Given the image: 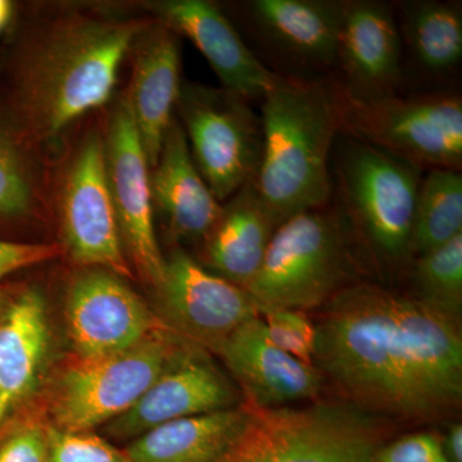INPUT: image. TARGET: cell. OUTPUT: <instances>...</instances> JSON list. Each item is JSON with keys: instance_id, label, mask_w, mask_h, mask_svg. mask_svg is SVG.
Segmentation results:
<instances>
[{"instance_id": "cell-1", "label": "cell", "mask_w": 462, "mask_h": 462, "mask_svg": "<svg viewBox=\"0 0 462 462\" xmlns=\"http://www.w3.org/2000/svg\"><path fill=\"white\" fill-rule=\"evenodd\" d=\"M314 365L346 402L379 418L438 421L461 407L460 320L373 282L324 306Z\"/></svg>"}, {"instance_id": "cell-2", "label": "cell", "mask_w": 462, "mask_h": 462, "mask_svg": "<svg viewBox=\"0 0 462 462\" xmlns=\"http://www.w3.org/2000/svg\"><path fill=\"white\" fill-rule=\"evenodd\" d=\"M149 20L135 3L16 2L0 42V99L45 153L60 161L80 127L111 105Z\"/></svg>"}, {"instance_id": "cell-3", "label": "cell", "mask_w": 462, "mask_h": 462, "mask_svg": "<svg viewBox=\"0 0 462 462\" xmlns=\"http://www.w3.org/2000/svg\"><path fill=\"white\" fill-rule=\"evenodd\" d=\"M257 189L279 225L333 199L331 156L342 132L336 78L275 75L261 99Z\"/></svg>"}, {"instance_id": "cell-4", "label": "cell", "mask_w": 462, "mask_h": 462, "mask_svg": "<svg viewBox=\"0 0 462 462\" xmlns=\"http://www.w3.org/2000/svg\"><path fill=\"white\" fill-rule=\"evenodd\" d=\"M422 169L340 132L331 156L333 199L356 243L384 269L411 263L413 215Z\"/></svg>"}, {"instance_id": "cell-5", "label": "cell", "mask_w": 462, "mask_h": 462, "mask_svg": "<svg viewBox=\"0 0 462 462\" xmlns=\"http://www.w3.org/2000/svg\"><path fill=\"white\" fill-rule=\"evenodd\" d=\"M355 240L339 207L328 205L279 225L254 281L245 289L258 315L325 306L357 272Z\"/></svg>"}, {"instance_id": "cell-6", "label": "cell", "mask_w": 462, "mask_h": 462, "mask_svg": "<svg viewBox=\"0 0 462 462\" xmlns=\"http://www.w3.org/2000/svg\"><path fill=\"white\" fill-rule=\"evenodd\" d=\"M385 419L346 401L254 409L245 436L223 462H374Z\"/></svg>"}, {"instance_id": "cell-7", "label": "cell", "mask_w": 462, "mask_h": 462, "mask_svg": "<svg viewBox=\"0 0 462 462\" xmlns=\"http://www.w3.org/2000/svg\"><path fill=\"white\" fill-rule=\"evenodd\" d=\"M54 216L75 263L133 278L109 191L103 111L80 127L58 163Z\"/></svg>"}, {"instance_id": "cell-8", "label": "cell", "mask_w": 462, "mask_h": 462, "mask_svg": "<svg viewBox=\"0 0 462 462\" xmlns=\"http://www.w3.org/2000/svg\"><path fill=\"white\" fill-rule=\"evenodd\" d=\"M340 102L343 133L422 170L461 171L462 99L457 91L397 93L370 99L348 98L340 91Z\"/></svg>"}, {"instance_id": "cell-9", "label": "cell", "mask_w": 462, "mask_h": 462, "mask_svg": "<svg viewBox=\"0 0 462 462\" xmlns=\"http://www.w3.org/2000/svg\"><path fill=\"white\" fill-rule=\"evenodd\" d=\"M346 0H239L220 5L267 69L291 78H330Z\"/></svg>"}, {"instance_id": "cell-10", "label": "cell", "mask_w": 462, "mask_h": 462, "mask_svg": "<svg viewBox=\"0 0 462 462\" xmlns=\"http://www.w3.org/2000/svg\"><path fill=\"white\" fill-rule=\"evenodd\" d=\"M185 345L165 327L126 351L76 357L58 380L54 428L89 431L115 420L138 402Z\"/></svg>"}, {"instance_id": "cell-11", "label": "cell", "mask_w": 462, "mask_h": 462, "mask_svg": "<svg viewBox=\"0 0 462 462\" xmlns=\"http://www.w3.org/2000/svg\"><path fill=\"white\" fill-rule=\"evenodd\" d=\"M175 115L197 170L218 202L256 180L263 125L251 102L223 87L182 80Z\"/></svg>"}, {"instance_id": "cell-12", "label": "cell", "mask_w": 462, "mask_h": 462, "mask_svg": "<svg viewBox=\"0 0 462 462\" xmlns=\"http://www.w3.org/2000/svg\"><path fill=\"white\" fill-rule=\"evenodd\" d=\"M106 167L125 251L143 279L158 288L165 273L154 226L151 166L125 90L103 111Z\"/></svg>"}, {"instance_id": "cell-13", "label": "cell", "mask_w": 462, "mask_h": 462, "mask_svg": "<svg viewBox=\"0 0 462 462\" xmlns=\"http://www.w3.org/2000/svg\"><path fill=\"white\" fill-rule=\"evenodd\" d=\"M66 321L79 358L126 351L165 328L121 276L103 269L75 276L67 291Z\"/></svg>"}, {"instance_id": "cell-14", "label": "cell", "mask_w": 462, "mask_h": 462, "mask_svg": "<svg viewBox=\"0 0 462 462\" xmlns=\"http://www.w3.org/2000/svg\"><path fill=\"white\" fill-rule=\"evenodd\" d=\"M157 291L173 327L216 352L234 331L260 316L245 289L209 272L181 248L165 257Z\"/></svg>"}, {"instance_id": "cell-15", "label": "cell", "mask_w": 462, "mask_h": 462, "mask_svg": "<svg viewBox=\"0 0 462 462\" xmlns=\"http://www.w3.org/2000/svg\"><path fill=\"white\" fill-rule=\"evenodd\" d=\"M239 404L238 391L202 346L187 343L138 402L109 422L108 433L135 439L165 422Z\"/></svg>"}, {"instance_id": "cell-16", "label": "cell", "mask_w": 462, "mask_h": 462, "mask_svg": "<svg viewBox=\"0 0 462 462\" xmlns=\"http://www.w3.org/2000/svg\"><path fill=\"white\" fill-rule=\"evenodd\" d=\"M402 60L394 5L346 0L337 50L339 78L334 76L343 96L370 99L400 93Z\"/></svg>"}, {"instance_id": "cell-17", "label": "cell", "mask_w": 462, "mask_h": 462, "mask_svg": "<svg viewBox=\"0 0 462 462\" xmlns=\"http://www.w3.org/2000/svg\"><path fill=\"white\" fill-rule=\"evenodd\" d=\"M143 14L189 39L206 58L224 89L252 102L263 99L275 74L260 62L218 3L209 0L136 2Z\"/></svg>"}, {"instance_id": "cell-18", "label": "cell", "mask_w": 462, "mask_h": 462, "mask_svg": "<svg viewBox=\"0 0 462 462\" xmlns=\"http://www.w3.org/2000/svg\"><path fill=\"white\" fill-rule=\"evenodd\" d=\"M127 60L130 81L125 89L151 170L157 165L181 88V36L151 17L135 36Z\"/></svg>"}, {"instance_id": "cell-19", "label": "cell", "mask_w": 462, "mask_h": 462, "mask_svg": "<svg viewBox=\"0 0 462 462\" xmlns=\"http://www.w3.org/2000/svg\"><path fill=\"white\" fill-rule=\"evenodd\" d=\"M217 354L252 409H279L315 401L324 388L320 370L273 345L260 316L227 337Z\"/></svg>"}, {"instance_id": "cell-20", "label": "cell", "mask_w": 462, "mask_h": 462, "mask_svg": "<svg viewBox=\"0 0 462 462\" xmlns=\"http://www.w3.org/2000/svg\"><path fill=\"white\" fill-rule=\"evenodd\" d=\"M60 161L29 138L0 99V239L16 242V231L54 217Z\"/></svg>"}, {"instance_id": "cell-21", "label": "cell", "mask_w": 462, "mask_h": 462, "mask_svg": "<svg viewBox=\"0 0 462 462\" xmlns=\"http://www.w3.org/2000/svg\"><path fill=\"white\" fill-rule=\"evenodd\" d=\"M154 211L165 218L176 239L203 240L214 227L223 203L216 199L191 158L187 135L173 118L151 170Z\"/></svg>"}, {"instance_id": "cell-22", "label": "cell", "mask_w": 462, "mask_h": 462, "mask_svg": "<svg viewBox=\"0 0 462 462\" xmlns=\"http://www.w3.org/2000/svg\"><path fill=\"white\" fill-rule=\"evenodd\" d=\"M279 223L251 181L225 200L203 242V266L245 289L257 275Z\"/></svg>"}, {"instance_id": "cell-23", "label": "cell", "mask_w": 462, "mask_h": 462, "mask_svg": "<svg viewBox=\"0 0 462 462\" xmlns=\"http://www.w3.org/2000/svg\"><path fill=\"white\" fill-rule=\"evenodd\" d=\"M254 409L247 403L158 425L134 439L132 462H223L248 430Z\"/></svg>"}, {"instance_id": "cell-24", "label": "cell", "mask_w": 462, "mask_h": 462, "mask_svg": "<svg viewBox=\"0 0 462 462\" xmlns=\"http://www.w3.org/2000/svg\"><path fill=\"white\" fill-rule=\"evenodd\" d=\"M47 305L41 291L25 289L0 314V409L5 416L29 394L50 346Z\"/></svg>"}, {"instance_id": "cell-25", "label": "cell", "mask_w": 462, "mask_h": 462, "mask_svg": "<svg viewBox=\"0 0 462 462\" xmlns=\"http://www.w3.org/2000/svg\"><path fill=\"white\" fill-rule=\"evenodd\" d=\"M402 51L419 75L446 81L462 62L461 3L402 0L394 5Z\"/></svg>"}, {"instance_id": "cell-26", "label": "cell", "mask_w": 462, "mask_h": 462, "mask_svg": "<svg viewBox=\"0 0 462 462\" xmlns=\"http://www.w3.org/2000/svg\"><path fill=\"white\" fill-rule=\"evenodd\" d=\"M462 234L461 171L433 169L422 176L413 215L410 257L420 256Z\"/></svg>"}, {"instance_id": "cell-27", "label": "cell", "mask_w": 462, "mask_h": 462, "mask_svg": "<svg viewBox=\"0 0 462 462\" xmlns=\"http://www.w3.org/2000/svg\"><path fill=\"white\" fill-rule=\"evenodd\" d=\"M411 297L449 318H461L462 234L411 261Z\"/></svg>"}, {"instance_id": "cell-28", "label": "cell", "mask_w": 462, "mask_h": 462, "mask_svg": "<svg viewBox=\"0 0 462 462\" xmlns=\"http://www.w3.org/2000/svg\"><path fill=\"white\" fill-rule=\"evenodd\" d=\"M260 318L273 345L302 363L314 365L316 325L305 311L269 310L261 312Z\"/></svg>"}, {"instance_id": "cell-29", "label": "cell", "mask_w": 462, "mask_h": 462, "mask_svg": "<svg viewBox=\"0 0 462 462\" xmlns=\"http://www.w3.org/2000/svg\"><path fill=\"white\" fill-rule=\"evenodd\" d=\"M47 462H132L126 451L89 431L47 430Z\"/></svg>"}, {"instance_id": "cell-30", "label": "cell", "mask_w": 462, "mask_h": 462, "mask_svg": "<svg viewBox=\"0 0 462 462\" xmlns=\"http://www.w3.org/2000/svg\"><path fill=\"white\" fill-rule=\"evenodd\" d=\"M374 462H449L442 438L433 431H415L376 449Z\"/></svg>"}, {"instance_id": "cell-31", "label": "cell", "mask_w": 462, "mask_h": 462, "mask_svg": "<svg viewBox=\"0 0 462 462\" xmlns=\"http://www.w3.org/2000/svg\"><path fill=\"white\" fill-rule=\"evenodd\" d=\"M65 254L60 243H21L0 239V284L12 273L56 260Z\"/></svg>"}, {"instance_id": "cell-32", "label": "cell", "mask_w": 462, "mask_h": 462, "mask_svg": "<svg viewBox=\"0 0 462 462\" xmlns=\"http://www.w3.org/2000/svg\"><path fill=\"white\" fill-rule=\"evenodd\" d=\"M47 430L27 427L0 442V462H47Z\"/></svg>"}, {"instance_id": "cell-33", "label": "cell", "mask_w": 462, "mask_h": 462, "mask_svg": "<svg viewBox=\"0 0 462 462\" xmlns=\"http://www.w3.org/2000/svg\"><path fill=\"white\" fill-rule=\"evenodd\" d=\"M442 438V446L449 462H462V425L454 422L449 425L445 437Z\"/></svg>"}, {"instance_id": "cell-34", "label": "cell", "mask_w": 462, "mask_h": 462, "mask_svg": "<svg viewBox=\"0 0 462 462\" xmlns=\"http://www.w3.org/2000/svg\"><path fill=\"white\" fill-rule=\"evenodd\" d=\"M16 11V2L0 0V33H5Z\"/></svg>"}, {"instance_id": "cell-35", "label": "cell", "mask_w": 462, "mask_h": 462, "mask_svg": "<svg viewBox=\"0 0 462 462\" xmlns=\"http://www.w3.org/2000/svg\"><path fill=\"white\" fill-rule=\"evenodd\" d=\"M8 297L7 293H5V288L0 284V314H2L3 309H5V305H7Z\"/></svg>"}, {"instance_id": "cell-36", "label": "cell", "mask_w": 462, "mask_h": 462, "mask_svg": "<svg viewBox=\"0 0 462 462\" xmlns=\"http://www.w3.org/2000/svg\"><path fill=\"white\" fill-rule=\"evenodd\" d=\"M5 413H3L2 409H0V425H2L3 420H5Z\"/></svg>"}]
</instances>
